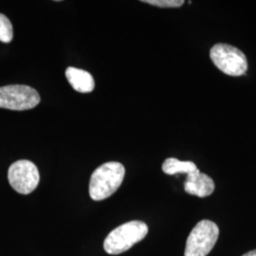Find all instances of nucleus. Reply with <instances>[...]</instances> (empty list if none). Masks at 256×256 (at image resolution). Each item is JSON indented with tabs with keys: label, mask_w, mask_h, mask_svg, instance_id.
Returning <instances> with one entry per match:
<instances>
[{
	"label": "nucleus",
	"mask_w": 256,
	"mask_h": 256,
	"mask_svg": "<svg viewBox=\"0 0 256 256\" xmlns=\"http://www.w3.org/2000/svg\"><path fill=\"white\" fill-rule=\"evenodd\" d=\"M124 176V166L117 162H110L99 166L94 170L90 178V198L95 202H101L110 198L119 189Z\"/></svg>",
	"instance_id": "nucleus-1"
},
{
	"label": "nucleus",
	"mask_w": 256,
	"mask_h": 256,
	"mask_svg": "<svg viewBox=\"0 0 256 256\" xmlns=\"http://www.w3.org/2000/svg\"><path fill=\"white\" fill-rule=\"evenodd\" d=\"M148 234V226L144 222L133 220L111 230L104 239V248L111 256L120 254L142 241Z\"/></svg>",
	"instance_id": "nucleus-2"
},
{
	"label": "nucleus",
	"mask_w": 256,
	"mask_h": 256,
	"mask_svg": "<svg viewBox=\"0 0 256 256\" xmlns=\"http://www.w3.org/2000/svg\"><path fill=\"white\" fill-rule=\"evenodd\" d=\"M220 236L218 226L210 221H200L192 230L186 241L184 256H207Z\"/></svg>",
	"instance_id": "nucleus-3"
},
{
	"label": "nucleus",
	"mask_w": 256,
	"mask_h": 256,
	"mask_svg": "<svg viewBox=\"0 0 256 256\" xmlns=\"http://www.w3.org/2000/svg\"><path fill=\"white\" fill-rule=\"evenodd\" d=\"M210 60L223 74L230 76H241L246 74V55L236 46L228 44H216L210 48Z\"/></svg>",
	"instance_id": "nucleus-4"
},
{
	"label": "nucleus",
	"mask_w": 256,
	"mask_h": 256,
	"mask_svg": "<svg viewBox=\"0 0 256 256\" xmlns=\"http://www.w3.org/2000/svg\"><path fill=\"white\" fill-rule=\"evenodd\" d=\"M41 101L34 88L24 84H10L0 88V108L23 111L34 108Z\"/></svg>",
	"instance_id": "nucleus-5"
},
{
	"label": "nucleus",
	"mask_w": 256,
	"mask_h": 256,
	"mask_svg": "<svg viewBox=\"0 0 256 256\" xmlns=\"http://www.w3.org/2000/svg\"><path fill=\"white\" fill-rule=\"evenodd\" d=\"M8 180L14 190L21 194H28L36 189L40 182V174L34 162L21 160L10 166Z\"/></svg>",
	"instance_id": "nucleus-6"
},
{
	"label": "nucleus",
	"mask_w": 256,
	"mask_h": 256,
	"mask_svg": "<svg viewBox=\"0 0 256 256\" xmlns=\"http://www.w3.org/2000/svg\"><path fill=\"white\" fill-rule=\"evenodd\" d=\"M185 192L198 198H206L214 191V182L208 174L200 173L198 169L191 174H187L184 183Z\"/></svg>",
	"instance_id": "nucleus-7"
},
{
	"label": "nucleus",
	"mask_w": 256,
	"mask_h": 256,
	"mask_svg": "<svg viewBox=\"0 0 256 256\" xmlns=\"http://www.w3.org/2000/svg\"><path fill=\"white\" fill-rule=\"evenodd\" d=\"M66 77L76 92L90 93L95 88V80L92 74L81 68L70 66L66 70Z\"/></svg>",
	"instance_id": "nucleus-8"
},
{
	"label": "nucleus",
	"mask_w": 256,
	"mask_h": 256,
	"mask_svg": "<svg viewBox=\"0 0 256 256\" xmlns=\"http://www.w3.org/2000/svg\"><path fill=\"white\" fill-rule=\"evenodd\" d=\"M198 167L192 162H182L176 158H169L162 164V171L167 174H191Z\"/></svg>",
	"instance_id": "nucleus-9"
},
{
	"label": "nucleus",
	"mask_w": 256,
	"mask_h": 256,
	"mask_svg": "<svg viewBox=\"0 0 256 256\" xmlns=\"http://www.w3.org/2000/svg\"><path fill=\"white\" fill-rule=\"evenodd\" d=\"M14 38L12 25L10 19L3 14H0V42L10 43Z\"/></svg>",
	"instance_id": "nucleus-10"
},
{
	"label": "nucleus",
	"mask_w": 256,
	"mask_h": 256,
	"mask_svg": "<svg viewBox=\"0 0 256 256\" xmlns=\"http://www.w3.org/2000/svg\"><path fill=\"white\" fill-rule=\"evenodd\" d=\"M142 2L160 8H178L184 4L183 0H142Z\"/></svg>",
	"instance_id": "nucleus-11"
},
{
	"label": "nucleus",
	"mask_w": 256,
	"mask_h": 256,
	"mask_svg": "<svg viewBox=\"0 0 256 256\" xmlns=\"http://www.w3.org/2000/svg\"><path fill=\"white\" fill-rule=\"evenodd\" d=\"M242 256H256V250H250V252H248L245 254H243Z\"/></svg>",
	"instance_id": "nucleus-12"
}]
</instances>
